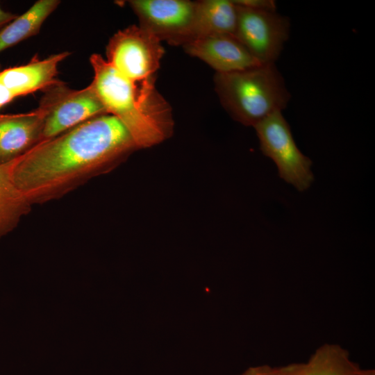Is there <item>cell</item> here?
<instances>
[{
    "label": "cell",
    "instance_id": "obj_15",
    "mask_svg": "<svg viewBox=\"0 0 375 375\" xmlns=\"http://www.w3.org/2000/svg\"><path fill=\"white\" fill-rule=\"evenodd\" d=\"M60 2L58 0H39L5 26L0 31V52L36 35Z\"/></svg>",
    "mask_w": 375,
    "mask_h": 375
},
{
    "label": "cell",
    "instance_id": "obj_4",
    "mask_svg": "<svg viewBox=\"0 0 375 375\" xmlns=\"http://www.w3.org/2000/svg\"><path fill=\"white\" fill-rule=\"evenodd\" d=\"M253 128L261 151L274 162L279 176L300 192L307 190L314 180L312 161L299 149L282 112L271 114Z\"/></svg>",
    "mask_w": 375,
    "mask_h": 375
},
{
    "label": "cell",
    "instance_id": "obj_2",
    "mask_svg": "<svg viewBox=\"0 0 375 375\" xmlns=\"http://www.w3.org/2000/svg\"><path fill=\"white\" fill-rule=\"evenodd\" d=\"M94 77L90 84L107 113L128 130L138 149L156 145L173 132L172 108L156 88V81L132 82L100 54L91 56Z\"/></svg>",
    "mask_w": 375,
    "mask_h": 375
},
{
    "label": "cell",
    "instance_id": "obj_3",
    "mask_svg": "<svg viewBox=\"0 0 375 375\" xmlns=\"http://www.w3.org/2000/svg\"><path fill=\"white\" fill-rule=\"evenodd\" d=\"M215 90L230 116L254 126L285 109L290 99L284 79L274 64L259 65L228 73H215Z\"/></svg>",
    "mask_w": 375,
    "mask_h": 375
},
{
    "label": "cell",
    "instance_id": "obj_6",
    "mask_svg": "<svg viewBox=\"0 0 375 375\" xmlns=\"http://www.w3.org/2000/svg\"><path fill=\"white\" fill-rule=\"evenodd\" d=\"M37 108L44 118L42 142L107 113L90 85L72 90L59 81L45 89Z\"/></svg>",
    "mask_w": 375,
    "mask_h": 375
},
{
    "label": "cell",
    "instance_id": "obj_1",
    "mask_svg": "<svg viewBox=\"0 0 375 375\" xmlns=\"http://www.w3.org/2000/svg\"><path fill=\"white\" fill-rule=\"evenodd\" d=\"M138 149L119 120L103 114L38 143L18 158L13 181L32 206L43 204L113 170Z\"/></svg>",
    "mask_w": 375,
    "mask_h": 375
},
{
    "label": "cell",
    "instance_id": "obj_7",
    "mask_svg": "<svg viewBox=\"0 0 375 375\" xmlns=\"http://www.w3.org/2000/svg\"><path fill=\"white\" fill-rule=\"evenodd\" d=\"M235 6L234 35L260 64H274L289 38V19L276 11Z\"/></svg>",
    "mask_w": 375,
    "mask_h": 375
},
{
    "label": "cell",
    "instance_id": "obj_13",
    "mask_svg": "<svg viewBox=\"0 0 375 375\" xmlns=\"http://www.w3.org/2000/svg\"><path fill=\"white\" fill-rule=\"evenodd\" d=\"M17 160L0 165V239L12 231L32 207L13 181Z\"/></svg>",
    "mask_w": 375,
    "mask_h": 375
},
{
    "label": "cell",
    "instance_id": "obj_12",
    "mask_svg": "<svg viewBox=\"0 0 375 375\" xmlns=\"http://www.w3.org/2000/svg\"><path fill=\"white\" fill-rule=\"evenodd\" d=\"M236 24L237 8L232 0L197 1L191 40L214 35H234Z\"/></svg>",
    "mask_w": 375,
    "mask_h": 375
},
{
    "label": "cell",
    "instance_id": "obj_8",
    "mask_svg": "<svg viewBox=\"0 0 375 375\" xmlns=\"http://www.w3.org/2000/svg\"><path fill=\"white\" fill-rule=\"evenodd\" d=\"M139 26L169 44L183 45L192 39L196 1L131 0Z\"/></svg>",
    "mask_w": 375,
    "mask_h": 375
},
{
    "label": "cell",
    "instance_id": "obj_19",
    "mask_svg": "<svg viewBox=\"0 0 375 375\" xmlns=\"http://www.w3.org/2000/svg\"><path fill=\"white\" fill-rule=\"evenodd\" d=\"M17 17V15L6 12L0 7V31Z\"/></svg>",
    "mask_w": 375,
    "mask_h": 375
},
{
    "label": "cell",
    "instance_id": "obj_20",
    "mask_svg": "<svg viewBox=\"0 0 375 375\" xmlns=\"http://www.w3.org/2000/svg\"><path fill=\"white\" fill-rule=\"evenodd\" d=\"M360 375H375V370L372 369H364L361 372Z\"/></svg>",
    "mask_w": 375,
    "mask_h": 375
},
{
    "label": "cell",
    "instance_id": "obj_14",
    "mask_svg": "<svg viewBox=\"0 0 375 375\" xmlns=\"http://www.w3.org/2000/svg\"><path fill=\"white\" fill-rule=\"evenodd\" d=\"M362 371L346 349L338 344L326 343L306 362H301L298 375H360Z\"/></svg>",
    "mask_w": 375,
    "mask_h": 375
},
{
    "label": "cell",
    "instance_id": "obj_18",
    "mask_svg": "<svg viewBox=\"0 0 375 375\" xmlns=\"http://www.w3.org/2000/svg\"><path fill=\"white\" fill-rule=\"evenodd\" d=\"M13 94L0 80V108L15 99Z\"/></svg>",
    "mask_w": 375,
    "mask_h": 375
},
{
    "label": "cell",
    "instance_id": "obj_9",
    "mask_svg": "<svg viewBox=\"0 0 375 375\" xmlns=\"http://www.w3.org/2000/svg\"><path fill=\"white\" fill-rule=\"evenodd\" d=\"M182 47L188 54L207 63L216 73L240 71L261 65L233 35L197 38Z\"/></svg>",
    "mask_w": 375,
    "mask_h": 375
},
{
    "label": "cell",
    "instance_id": "obj_11",
    "mask_svg": "<svg viewBox=\"0 0 375 375\" xmlns=\"http://www.w3.org/2000/svg\"><path fill=\"white\" fill-rule=\"evenodd\" d=\"M69 55L65 51L43 60L33 59L24 65L8 68L0 72V80L15 97L45 90L58 80V64Z\"/></svg>",
    "mask_w": 375,
    "mask_h": 375
},
{
    "label": "cell",
    "instance_id": "obj_10",
    "mask_svg": "<svg viewBox=\"0 0 375 375\" xmlns=\"http://www.w3.org/2000/svg\"><path fill=\"white\" fill-rule=\"evenodd\" d=\"M44 118L35 110L0 114V165L19 158L42 142Z\"/></svg>",
    "mask_w": 375,
    "mask_h": 375
},
{
    "label": "cell",
    "instance_id": "obj_17",
    "mask_svg": "<svg viewBox=\"0 0 375 375\" xmlns=\"http://www.w3.org/2000/svg\"><path fill=\"white\" fill-rule=\"evenodd\" d=\"M240 6L254 10L265 11H276V3L274 0H232Z\"/></svg>",
    "mask_w": 375,
    "mask_h": 375
},
{
    "label": "cell",
    "instance_id": "obj_16",
    "mask_svg": "<svg viewBox=\"0 0 375 375\" xmlns=\"http://www.w3.org/2000/svg\"><path fill=\"white\" fill-rule=\"evenodd\" d=\"M301 362L290 363L283 366L262 365L250 367L239 375H298Z\"/></svg>",
    "mask_w": 375,
    "mask_h": 375
},
{
    "label": "cell",
    "instance_id": "obj_5",
    "mask_svg": "<svg viewBox=\"0 0 375 375\" xmlns=\"http://www.w3.org/2000/svg\"><path fill=\"white\" fill-rule=\"evenodd\" d=\"M161 42L139 26H129L110 38L106 47V60L132 82L156 81L165 54Z\"/></svg>",
    "mask_w": 375,
    "mask_h": 375
}]
</instances>
